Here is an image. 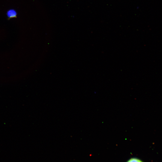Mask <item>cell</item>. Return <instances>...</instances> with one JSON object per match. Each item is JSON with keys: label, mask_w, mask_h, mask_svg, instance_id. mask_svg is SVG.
Wrapping results in <instances>:
<instances>
[{"label": "cell", "mask_w": 162, "mask_h": 162, "mask_svg": "<svg viewBox=\"0 0 162 162\" xmlns=\"http://www.w3.org/2000/svg\"><path fill=\"white\" fill-rule=\"evenodd\" d=\"M127 162H142L140 160L137 158H133L128 160Z\"/></svg>", "instance_id": "obj_2"}, {"label": "cell", "mask_w": 162, "mask_h": 162, "mask_svg": "<svg viewBox=\"0 0 162 162\" xmlns=\"http://www.w3.org/2000/svg\"><path fill=\"white\" fill-rule=\"evenodd\" d=\"M16 11L13 9L10 10L7 12V15L9 18L14 17L16 16Z\"/></svg>", "instance_id": "obj_1"}]
</instances>
